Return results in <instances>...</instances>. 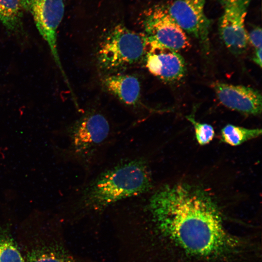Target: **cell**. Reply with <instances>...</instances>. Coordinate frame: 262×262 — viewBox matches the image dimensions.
<instances>
[{
  "label": "cell",
  "instance_id": "obj_1",
  "mask_svg": "<svg viewBox=\"0 0 262 262\" xmlns=\"http://www.w3.org/2000/svg\"><path fill=\"white\" fill-rule=\"evenodd\" d=\"M146 210L162 235L190 256L211 257L228 245L216 204L199 188L165 185L151 196Z\"/></svg>",
  "mask_w": 262,
  "mask_h": 262
},
{
  "label": "cell",
  "instance_id": "obj_2",
  "mask_svg": "<svg viewBox=\"0 0 262 262\" xmlns=\"http://www.w3.org/2000/svg\"><path fill=\"white\" fill-rule=\"evenodd\" d=\"M152 187L147 160L135 157L122 160L82 185L75 199L80 213L103 212L123 200L141 196Z\"/></svg>",
  "mask_w": 262,
  "mask_h": 262
},
{
  "label": "cell",
  "instance_id": "obj_3",
  "mask_svg": "<svg viewBox=\"0 0 262 262\" xmlns=\"http://www.w3.org/2000/svg\"><path fill=\"white\" fill-rule=\"evenodd\" d=\"M67 134L69 157L83 169L88 170L110 141L111 127L102 114L90 113L74 122Z\"/></svg>",
  "mask_w": 262,
  "mask_h": 262
},
{
  "label": "cell",
  "instance_id": "obj_4",
  "mask_svg": "<svg viewBox=\"0 0 262 262\" xmlns=\"http://www.w3.org/2000/svg\"><path fill=\"white\" fill-rule=\"evenodd\" d=\"M147 46L143 34L118 24L101 42L97 53L98 64L109 74L117 73L139 62L145 54Z\"/></svg>",
  "mask_w": 262,
  "mask_h": 262
},
{
  "label": "cell",
  "instance_id": "obj_5",
  "mask_svg": "<svg viewBox=\"0 0 262 262\" xmlns=\"http://www.w3.org/2000/svg\"><path fill=\"white\" fill-rule=\"evenodd\" d=\"M147 46L150 49H167L178 51L189 47L186 33L168 15L163 5L149 9L143 20Z\"/></svg>",
  "mask_w": 262,
  "mask_h": 262
},
{
  "label": "cell",
  "instance_id": "obj_6",
  "mask_svg": "<svg viewBox=\"0 0 262 262\" xmlns=\"http://www.w3.org/2000/svg\"><path fill=\"white\" fill-rule=\"evenodd\" d=\"M205 0H174L163 6L185 33L198 41L203 52L207 54L210 49L211 21L205 13Z\"/></svg>",
  "mask_w": 262,
  "mask_h": 262
},
{
  "label": "cell",
  "instance_id": "obj_7",
  "mask_svg": "<svg viewBox=\"0 0 262 262\" xmlns=\"http://www.w3.org/2000/svg\"><path fill=\"white\" fill-rule=\"evenodd\" d=\"M31 12L39 33L47 43L53 60L68 88L71 87L63 69L58 51L57 31L64 16L63 0H31Z\"/></svg>",
  "mask_w": 262,
  "mask_h": 262
},
{
  "label": "cell",
  "instance_id": "obj_8",
  "mask_svg": "<svg viewBox=\"0 0 262 262\" xmlns=\"http://www.w3.org/2000/svg\"><path fill=\"white\" fill-rule=\"evenodd\" d=\"M251 0H234L224 6L219 20V33L226 48L233 54L245 52L248 44L245 20Z\"/></svg>",
  "mask_w": 262,
  "mask_h": 262
},
{
  "label": "cell",
  "instance_id": "obj_9",
  "mask_svg": "<svg viewBox=\"0 0 262 262\" xmlns=\"http://www.w3.org/2000/svg\"><path fill=\"white\" fill-rule=\"evenodd\" d=\"M213 87L220 102L224 106L238 112L258 115L262 112V95L253 88L216 82Z\"/></svg>",
  "mask_w": 262,
  "mask_h": 262
},
{
  "label": "cell",
  "instance_id": "obj_10",
  "mask_svg": "<svg viewBox=\"0 0 262 262\" xmlns=\"http://www.w3.org/2000/svg\"><path fill=\"white\" fill-rule=\"evenodd\" d=\"M146 67L154 76L168 83L182 79L186 73L183 57L174 50L167 49H150L146 56Z\"/></svg>",
  "mask_w": 262,
  "mask_h": 262
},
{
  "label": "cell",
  "instance_id": "obj_11",
  "mask_svg": "<svg viewBox=\"0 0 262 262\" xmlns=\"http://www.w3.org/2000/svg\"><path fill=\"white\" fill-rule=\"evenodd\" d=\"M25 262H79L60 242L39 238L22 254Z\"/></svg>",
  "mask_w": 262,
  "mask_h": 262
},
{
  "label": "cell",
  "instance_id": "obj_12",
  "mask_svg": "<svg viewBox=\"0 0 262 262\" xmlns=\"http://www.w3.org/2000/svg\"><path fill=\"white\" fill-rule=\"evenodd\" d=\"M103 84L112 94L128 105L137 104L141 96V85L134 75L121 73L109 74L103 79Z\"/></svg>",
  "mask_w": 262,
  "mask_h": 262
},
{
  "label": "cell",
  "instance_id": "obj_13",
  "mask_svg": "<svg viewBox=\"0 0 262 262\" xmlns=\"http://www.w3.org/2000/svg\"><path fill=\"white\" fill-rule=\"evenodd\" d=\"M23 7L20 0H0V22L10 33H23Z\"/></svg>",
  "mask_w": 262,
  "mask_h": 262
},
{
  "label": "cell",
  "instance_id": "obj_14",
  "mask_svg": "<svg viewBox=\"0 0 262 262\" xmlns=\"http://www.w3.org/2000/svg\"><path fill=\"white\" fill-rule=\"evenodd\" d=\"M261 133V129H248L228 124L221 130V139L229 145L236 146L259 137Z\"/></svg>",
  "mask_w": 262,
  "mask_h": 262
},
{
  "label": "cell",
  "instance_id": "obj_15",
  "mask_svg": "<svg viewBox=\"0 0 262 262\" xmlns=\"http://www.w3.org/2000/svg\"><path fill=\"white\" fill-rule=\"evenodd\" d=\"M0 262H25L12 234L3 229L0 230Z\"/></svg>",
  "mask_w": 262,
  "mask_h": 262
},
{
  "label": "cell",
  "instance_id": "obj_16",
  "mask_svg": "<svg viewBox=\"0 0 262 262\" xmlns=\"http://www.w3.org/2000/svg\"><path fill=\"white\" fill-rule=\"evenodd\" d=\"M186 117L193 125L196 138L199 145H205L212 141L215 134L212 126L197 122L192 115H187Z\"/></svg>",
  "mask_w": 262,
  "mask_h": 262
},
{
  "label": "cell",
  "instance_id": "obj_17",
  "mask_svg": "<svg viewBox=\"0 0 262 262\" xmlns=\"http://www.w3.org/2000/svg\"><path fill=\"white\" fill-rule=\"evenodd\" d=\"M248 33V40L255 49L262 48V29L256 26L252 29Z\"/></svg>",
  "mask_w": 262,
  "mask_h": 262
},
{
  "label": "cell",
  "instance_id": "obj_18",
  "mask_svg": "<svg viewBox=\"0 0 262 262\" xmlns=\"http://www.w3.org/2000/svg\"><path fill=\"white\" fill-rule=\"evenodd\" d=\"M262 48L255 49L254 54L252 58V60L254 63L262 67Z\"/></svg>",
  "mask_w": 262,
  "mask_h": 262
},
{
  "label": "cell",
  "instance_id": "obj_19",
  "mask_svg": "<svg viewBox=\"0 0 262 262\" xmlns=\"http://www.w3.org/2000/svg\"><path fill=\"white\" fill-rule=\"evenodd\" d=\"M24 10H29L31 0H20Z\"/></svg>",
  "mask_w": 262,
  "mask_h": 262
},
{
  "label": "cell",
  "instance_id": "obj_20",
  "mask_svg": "<svg viewBox=\"0 0 262 262\" xmlns=\"http://www.w3.org/2000/svg\"><path fill=\"white\" fill-rule=\"evenodd\" d=\"M219 2H220L223 6L225 5L230 3V2H232L234 0H216Z\"/></svg>",
  "mask_w": 262,
  "mask_h": 262
}]
</instances>
